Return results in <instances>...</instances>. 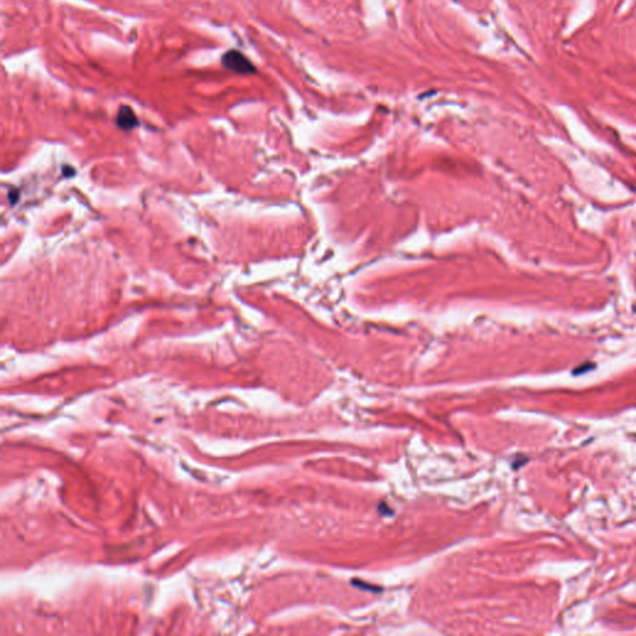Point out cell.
<instances>
[{
  "mask_svg": "<svg viewBox=\"0 0 636 636\" xmlns=\"http://www.w3.org/2000/svg\"><path fill=\"white\" fill-rule=\"evenodd\" d=\"M117 124L123 131H129L138 126V120L133 110L128 106H121L117 113Z\"/></svg>",
  "mask_w": 636,
  "mask_h": 636,
  "instance_id": "obj_2",
  "label": "cell"
},
{
  "mask_svg": "<svg viewBox=\"0 0 636 636\" xmlns=\"http://www.w3.org/2000/svg\"><path fill=\"white\" fill-rule=\"evenodd\" d=\"M221 63L226 70L239 75L255 74L256 68L253 62L237 50H229L223 55Z\"/></svg>",
  "mask_w": 636,
  "mask_h": 636,
  "instance_id": "obj_1",
  "label": "cell"
}]
</instances>
